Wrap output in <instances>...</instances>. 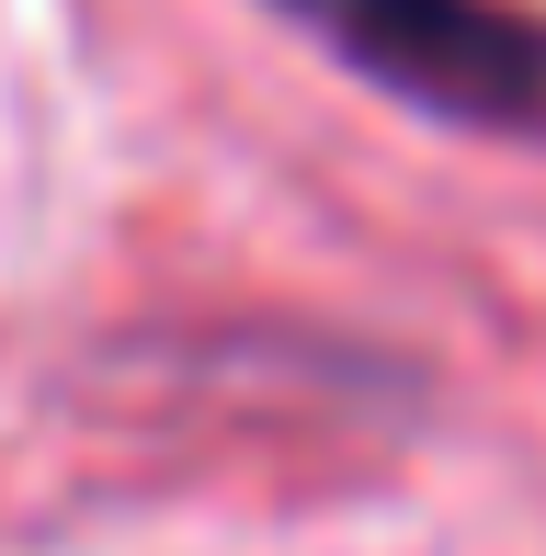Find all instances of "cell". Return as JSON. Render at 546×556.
Listing matches in <instances>:
<instances>
[{"mask_svg": "<svg viewBox=\"0 0 546 556\" xmlns=\"http://www.w3.org/2000/svg\"><path fill=\"white\" fill-rule=\"evenodd\" d=\"M353 58H376L399 91L456 114H524L535 103V46L489 23L479 0H319Z\"/></svg>", "mask_w": 546, "mask_h": 556, "instance_id": "cell-1", "label": "cell"}]
</instances>
